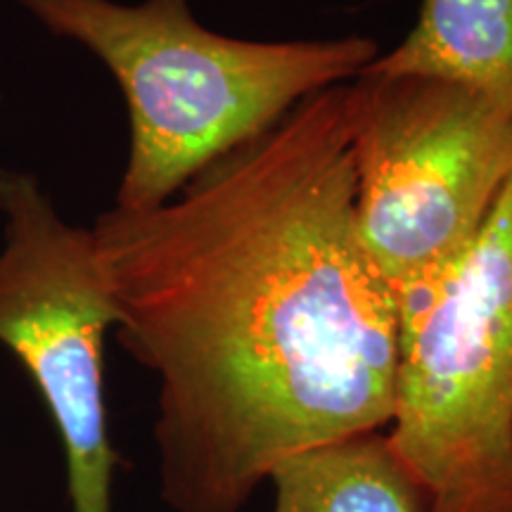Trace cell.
<instances>
[{
    "label": "cell",
    "instance_id": "obj_1",
    "mask_svg": "<svg viewBox=\"0 0 512 512\" xmlns=\"http://www.w3.org/2000/svg\"><path fill=\"white\" fill-rule=\"evenodd\" d=\"M354 202L339 83L169 202L95 221L119 342L159 377L176 512H240L283 458L392 425L396 304Z\"/></svg>",
    "mask_w": 512,
    "mask_h": 512
},
{
    "label": "cell",
    "instance_id": "obj_2",
    "mask_svg": "<svg viewBox=\"0 0 512 512\" xmlns=\"http://www.w3.org/2000/svg\"><path fill=\"white\" fill-rule=\"evenodd\" d=\"M72 38L124 93L131 143L117 209L169 202L190 178L264 136L299 102L354 81L380 55L368 36L245 41L207 29L188 0H17Z\"/></svg>",
    "mask_w": 512,
    "mask_h": 512
},
{
    "label": "cell",
    "instance_id": "obj_3",
    "mask_svg": "<svg viewBox=\"0 0 512 512\" xmlns=\"http://www.w3.org/2000/svg\"><path fill=\"white\" fill-rule=\"evenodd\" d=\"M389 441L430 512H512V176L437 285L396 306Z\"/></svg>",
    "mask_w": 512,
    "mask_h": 512
},
{
    "label": "cell",
    "instance_id": "obj_4",
    "mask_svg": "<svg viewBox=\"0 0 512 512\" xmlns=\"http://www.w3.org/2000/svg\"><path fill=\"white\" fill-rule=\"evenodd\" d=\"M356 230L394 304L418 297L470 247L512 176V112L458 83L349 81Z\"/></svg>",
    "mask_w": 512,
    "mask_h": 512
},
{
    "label": "cell",
    "instance_id": "obj_5",
    "mask_svg": "<svg viewBox=\"0 0 512 512\" xmlns=\"http://www.w3.org/2000/svg\"><path fill=\"white\" fill-rule=\"evenodd\" d=\"M0 342L22 363L62 437L72 512H112L105 335L117 311L93 230L69 226L34 176L0 171Z\"/></svg>",
    "mask_w": 512,
    "mask_h": 512
},
{
    "label": "cell",
    "instance_id": "obj_6",
    "mask_svg": "<svg viewBox=\"0 0 512 512\" xmlns=\"http://www.w3.org/2000/svg\"><path fill=\"white\" fill-rule=\"evenodd\" d=\"M363 72L451 81L512 112V0H420L408 36Z\"/></svg>",
    "mask_w": 512,
    "mask_h": 512
},
{
    "label": "cell",
    "instance_id": "obj_7",
    "mask_svg": "<svg viewBox=\"0 0 512 512\" xmlns=\"http://www.w3.org/2000/svg\"><path fill=\"white\" fill-rule=\"evenodd\" d=\"M268 482L275 486L273 512H430L387 430L292 453L275 463Z\"/></svg>",
    "mask_w": 512,
    "mask_h": 512
}]
</instances>
